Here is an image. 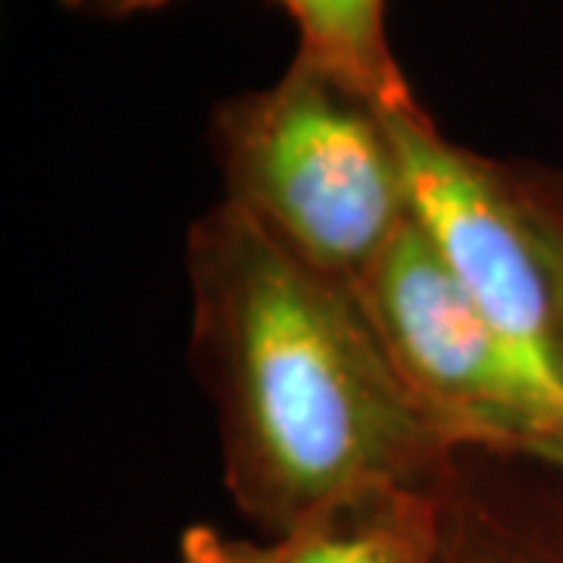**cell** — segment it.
<instances>
[{
    "instance_id": "cell-8",
    "label": "cell",
    "mask_w": 563,
    "mask_h": 563,
    "mask_svg": "<svg viewBox=\"0 0 563 563\" xmlns=\"http://www.w3.org/2000/svg\"><path fill=\"white\" fill-rule=\"evenodd\" d=\"M179 563H282V542H244L210 526H191L181 536Z\"/></svg>"
},
{
    "instance_id": "cell-3",
    "label": "cell",
    "mask_w": 563,
    "mask_h": 563,
    "mask_svg": "<svg viewBox=\"0 0 563 563\" xmlns=\"http://www.w3.org/2000/svg\"><path fill=\"white\" fill-rule=\"evenodd\" d=\"M351 288L407 395L457 451L529 457L561 442L558 413L417 222Z\"/></svg>"
},
{
    "instance_id": "cell-10",
    "label": "cell",
    "mask_w": 563,
    "mask_h": 563,
    "mask_svg": "<svg viewBox=\"0 0 563 563\" xmlns=\"http://www.w3.org/2000/svg\"><path fill=\"white\" fill-rule=\"evenodd\" d=\"M60 3L81 13H91V16H107V20L132 16V0H60Z\"/></svg>"
},
{
    "instance_id": "cell-5",
    "label": "cell",
    "mask_w": 563,
    "mask_h": 563,
    "mask_svg": "<svg viewBox=\"0 0 563 563\" xmlns=\"http://www.w3.org/2000/svg\"><path fill=\"white\" fill-rule=\"evenodd\" d=\"M442 485L444 473L366 485L325 504L279 539L282 563H442Z\"/></svg>"
},
{
    "instance_id": "cell-11",
    "label": "cell",
    "mask_w": 563,
    "mask_h": 563,
    "mask_svg": "<svg viewBox=\"0 0 563 563\" xmlns=\"http://www.w3.org/2000/svg\"><path fill=\"white\" fill-rule=\"evenodd\" d=\"M529 457H539V461L554 463L558 470H563V442L544 444V448H539V451H536V454H529Z\"/></svg>"
},
{
    "instance_id": "cell-9",
    "label": "cell",
    "mask_w": 563,
    "mask_h": 563,
    "mask_svg": "<svg viewBox=\"0 0 563 563\" xmlns=\"http://www.w3.org/2000/svg\"><path fill=\"white\" fill-rule=\"evenodd\" d=\"M466 563H563V539L554 548H492V554H473Z\"/></svg>"
},
{
    "instance_id": "cell-2",
    "label": "cell",
    "mask_w": 563,
    "mask_h": 563,
    "mask_svg": "<svg viewBox=\"0 0 563 563\" xmlns=\"http://www.w3.org/2000/svg\"><path fill=\"white\" fill-rule=\"evenodd\" d=\"M210 144L222 201L332 279L351 285L413 220L388 113L301 51L213 110Z\"/></svg>"
},
{
    "instance_id": "cell-1",
    "label": "cell",
    "mask_w": 563,
    "mask_h": 563,
    "mask_svg": "<svg viewBox=\"0 0 563 563\" xmlns=\"http://www.w3.org/2000/svg\"><path fill=\"white\" fill-rule=\"evenodd\" d=\"M185 273L191 361L251 520L285 539L357 488L442 476L457 448L407 395L347 282L232 201L191 222Z\"/></svg>"
},
{
    "instance_id": "cell-7",
    "label": "cell",
    "mask_w": 563,
    "mask_h": 563,
    "mask_svg": "<svg viewBox=\"0 0 563 563\" xmlns=\"http://www.w3.org/2000/svg\"><path fill=\"white\" fill-rule=\"evenodd\" d=\"M504 179L539 247L563 322V166L539 161H501Z\"/></svg>"
},
{
    "instance_id": "cell-6",
    "label": "cell",
    "mask_w": 563,
    "mask_h": 563,
    "mask_svg": "<svg viewBox=\"0 0 563 563\" xmlns=\"http://www.w3.org/2000/svg\"><path fill=\"white\" fill-rule=\"evenodd\" d=\"M301 32V54L332 69L385 113L422 110L385 29V0H276Z\"/></svg>"
},
{
    "instance_id": "cell-4",
    "label": "cell",
    "mask_w": 563,
    "mask_h": 563,
    "mask_svg": "<svg viewBox=\"0 0 563 563\" xmlns=\"http://www.w3.org/2000/svg\"><path fill=\"white\" fill-rule=\"evenodd\" d=\"M388 125L413 222L563 422V322L501 161L444 139L426 110L388 113Z\"/></svg>"
},
{
    "instance_id": "cell-12",
    "label": "cell",
    "mask_w": 563,
    "mask_h": 563,
    "mask_svg": "<svg viewBox=\"0 0 563 563\" xmlns=\"http://www.w3.org/2000/svg\"><path fill=\"white\" fill-rule=\"evenodd\" d=\"M169 3H176V0H132V16H139V13H154V10H163V7H169Z\"/></svg>"
}]
</instances>
